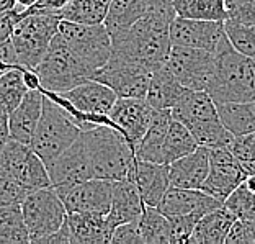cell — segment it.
I'll return each mask as SVG.
<instances>
[{
    "mask_svg": "<svg viewBox=\"0 0 255 244\" xmlns=\"http://www.w3.org/2000/svg\"><path fill=\"white\" fill-rule=\"evenodd\" d=\"M175 16L173 7L149 10L125 33L112 38V53L131 57L150 72L162 67L172 48L170 21Z\"/></svg>",
    "mask_w": 255,
    "mask_h": 244,
    "instance_id": "obj_1",
    "label": "cell"
},
{
    "mask_svg": "<svg viewBox=\"0 0 255 244\" xmlns=\"http://www.w3.org/2000/svg\"><path fill=\"white\" fill-rule=\"evenodd\" d=\"M64 113L71 118L80 131L92 130L98 125H112L108 113L117 102V94L98 80L89 79L64 92H43Z\"/></svg>",
    "mask_w": 255,
    "mask_h": 244,
    "instance_id": "obj_2",
    "label": "cell"
},
{
    "mask_svg": "<svg viewBox=\"0 0 255 244\" xmlns=\"http://www.w3.org/2000/svg\"><path fill=\"white\" fill-rule=\"evenodd\" d=\"M170 113L173 120L187 126L198 146L228 148L234 138L223 125L216 103L206 90H187L170 108Z\"/></svg>",
    "mask_w": 255,
    "mask_h": 244,
    "instance_id": "obj_3",
    "label": "cell"
},
{
    "mask_svg": "<svg viewBox=\"0 0 255 244\" xmlns=\"http://www.w3.org/2000/svg\"><path fill=\"white\" fill-rule=\"evenodd\" d=\"M89 154L92 174L97 179L120 181L129 172L134 161V149L117 128L98 125L80 133Z\"/></svg>",
    "mask_w": 255,
    "mask_h": 244,
    "instance_id": "obj_4",
    "label": "cell"
},
{
    "mask_svg": "<svg viewBox=\"0 0 255 244\" xmlns=\"http://www.w3.org/2000/svg\"><path fill=\"white\" fill-rule=\"evenodd\" d=\"M216 56L213 77L206 87L214 103L255 100V64L252 57L226 46Z\"/></svg>",
    "mask_w": 255,
    "mask_h": 244,
    "instance_id": "obj_5",
    "label": "cell"
},
{
    "mask_svg": "<svg viewBox=\"0 0 255 244\" xmlns=\"http://www.w3.org/2000/svg\"><path fill=\"white\" fill-rule=\"evenodd\" d=\"M80 128L48 95H44L41 117L33 131L30 148L48 167L80 136Z\"/></svg>",
    "mask_w": 255,
    "mask_h": 244,
    "instance_id": "obj_6",
    "label": "cell"
},
{
    "mask_svg": "<svg viewBox=\"0 0 255 244\" xmlns=\"http://www.w3.org/2000/svg\"><path fill=\"white\" fill-rule=\"evenodd\" d=\"M23 13V11H21ZM61 16L51 13H23L15 23L10 41L20 67L33 69L43 59L59 28Z\"/></svg>",
    "mask_w": 255,
    "mask_h": 244,
    "instance_id": "obj_7",
    "label": "cell"
},
{
    "mask_svg": "<svg viewBox=\"0 0 255 244\" xmlns=\"http://www.w3.org/2000/svg\"><path fill=\"white\" fill-rule=\"evenodd\" d=\"M33 71L43 92H64L92 77V71L71 53L59 33L51 39L44 57Z\"/></svg>",
    "mask_w": 255,
    "mask_h": 244,
    "instance_id": "obj_8",
    "label": "cell"
},
{
    "mask_svg": "<svg viewBox=\"0 0 255 244\" xmlns=\"http://www.w3.org/2000/svg\"><path fill=\"white\" fill-rule=\"evenodd\" d=\"M25 220L28 240L41 244L44 238L56 233L67 217L61 197L51 187H43L30 192L20 203Z\"/></svg>",
    "mask_w": 255,
    "mask_h": 244,
    "instance_id": "obj_9",
    "label": "cell"
},
{
    "mask_svg": "<svg viewBox=\"0 0 255 244\" xmlns=\"http://www.w3.org/2000/svg\"><path fill=\"white\" fill-rule=\"evenodd\" d=\"M57 33L61 34L71 53L89 67L92 74L102 67L112 54V38L103 23L85 25L61 20Z\"/></svg>",
    "mask_w": 255,
    "mask_h": 244,
    "instance_id": "obj_10",
    "label": "cell"
},
{
    "mask_svg": "<svg viewBox=\"0 0 255 244\" xmlns=\"http://www.w3.org/2000/svg\"><path fill=\"white\" fill-rule=\"evenodd\" d=\"M150 71L131 57L112 53L108 61L92 74L90 79L110 87L117 97L144 98L147 92Z\"/></svg>",
    "mask_w": 255,
    "mask_h": 244,
    "instance_id": "obj_11",
    "label": "cell"
},
{
    "mask_svg": "<svg viewBox=\"0 0 255 244\" xmlns=\"http://www.w3.org/2000/svg\"><path fill=\"white\" fill-rule=\"evenodd\" d=\"M0 169L16 179L28 194L51 185L46 164L28 144L16 139L8 138L0 144Z\"/></svg>",
    "mask_w": 255,
    "mask_h": 244,
    "instance_id": "obj_12",
    "label": "cell"
},
{
    "mask_svg": "<svg viewBox=\"0 0 255 244\" xmlns=\"http://www.w3.org/2000/svg\"><path fill=\"white\" fill-rule=\"evenodd\" d=\"M165 66L185 89L206 90L216 66V56L203 49L172 44Z\"/></svg>",
    "mask_w": 255,
    "mask_h": 244,
    "instance_id": "obj_13",
    "label": "cell"
},
{
    "mask_svg": "<svg viewBox=\"0 0 255 244\" xmlns=\"http://www.w3.org/2000/svg\"><path fill=\"white\" fill-rule=\"evenodd\" d=\"M170 41L172 44L187 46L218 54L229 44L224 33V21L195 20L173 16L170 21Z\"/></svg>",
    "mask_w": 255,
    "mask_h": 244,
    "instance_id": "obj_14",
    "label": "cell"
},
{
    "mask_svg": "<svg viewBox=\"0 0 255 244\" xmlns=\"http://www.w3.org/2000/svg\"><path fill=\"white\" fill-rule=\"evenodd\" d=\"M155 112L157 110H154L144 98L118 97L110 110L108 118L113 128H117L134 149L147 131Z\"/></svg>",
    "mask_w": 255,
    "mask_h": 244,
    "instance_id": "obj_15",
    "label": "cell"
},
{
    "mask_svg": "<svg viewBox=\"0 0 255 244\" xmlns=\"http://www.w3.org/2000/svg\"><path fill=\"white\" fill-rule=\"evenodd\" d=\"M113 181L87 179L56 194L61 197L67 213H100L107 215L112 205Z\"/></svg>",
    "mask_w": 255,
    "mask_h": 244,
    "instance_id": "obj_16",
    "label": "cell"
},
{
    "mask_svg": "<svg viewBox=\"0 0 255 244\" xmlns=\"http://www.w3.org/2000/svg\"><path fill=\"white\" fill-rule=\"evenodd\" d=\"M48 174L51 187H53L57 194L74 184H79L87 179H92V166L89 154H87L85 144L82 136H79L75 141L64 149L62 153L48 166Z\"/></svg>",
    "mask_w": 255,
    "mask_h": 244,
    "instance_id": "obj_17",
    "label": "cell"
},
{
    "mask_svg": "<svg viewBox=\"0 0 255 244\" xmlns=\"http://www.w3.org/2000/svg\"><path fill=\"white\" fill-rule=\"evenodd\" d=\"M244 177V171L229 148H213L210 149V169L201 190L224 203Z\"/></svg>",
    "mask_w": 255,
    "mask_h": 244,
    "instance_id": "obj_18",
    "label": "cell"
},
{
    "mask_svg": "<svg viewBox=\"0 0 255 244\" xmlns=\"http://www.w3.org/2000/svg\"><path fill=\"white\" fill-rule=\"evenodd\" d=\"M141 195L144 205L157 207L165 190L169 189V164L134 158L126 176Z\"/></svg>",
    "mask_w": 255,
    "mask_h": 244,
    "instance_id": "obj_19",
    "label": "cell"
},
{
    "mask_svg": "<svg viewBox=\"0 0 255 244\" xmlns=\"http://www.w3.org/2000/svg\"><path fill=\"white\" fill-rule=\"evenodd\" d=\"M221 205V200L208 195L201 189H182L169 185L157 208L165 217H182L193 213L206 215Z\"/></svg>",
    "mask_w": 255,
    "mask_h": 244,
    "instance_id": "obj_20",
    "label": "cell"
},
{
    "mask_svg": "<svg viewBox=\"0 0 255 244\" xmlns=\"http://www.w3.org/2000/svg\"><path fill=\"white\" fill-rule=\"evenodd\" d=\"M210 169V149L198 146L169 164V182L173 187L201 189Z\"/></svg>",
    "mask_w": 255,
    "mask_h": 244,
    "instance_id": "obj_21",
    "label": "cell"
},
{
    "mask_svg": "<svg viewBox=\"0 0 255 244\" xmlns=\"http://www.w3.org/2000/svg\"><path fill=\"white\" fill-rule=\"evenodd\" d=\"M43 98L44 94L41 89L28 90L18 107L8 113V135L11 139H16V141L30 146L33 131L41 117Z\"/></svg>",
    "mask_w": 255,
    "mask_h": 244,
    "instance_id": "obj_22",
    "label": "cell"
},
{
    "mask_svg": "<svg viewBox=\"0 0 255 244\" xmlns=\"http://www.w3.org/2000/svg\"><path fill=\"white\" fill-rule=\"evenodd\" d=\"M71 244H107L112 241L115 228L107 215L100 213H67Z\"/></svg>",
    "mask_w": 255,
    "mask_h": 244,
    "instance_id": "obj_23",
    "label": "cell"
},
{
    "mask_svg": "<svg viewBox=\"0 0 255 244\" xmlns=\"http://www.w3.org/2000/svg\"><path fill=\"white\" fill-rule=\"evenodd\" d=\"M144 210V202L139 195L136 185L128 177L113 181L112 187V205L107 213V218L113 228L121 223L132 222L141 217Z\"/></svg>",
    "mask_w": 255,
    "mask_h": 244,
    "instance_id": "obj_24",
    "label": "cell"
},
{
    "mask_svg": "<svg viewBox=\"0 0 255 244\" xmlns=\"http://www.w3.org/2000/svg\"><path fill=\"white\" fill-rule=\"evenodd\" d=\"M188 89H185V87L173 77V74L164 64L162 67L150 72L147 92H146L144 100H146L154 110H170L178 100H180L182 95Z\"/></svg>",
    "mask_w": 255,
    "mask_h": 244,
    "instance_id": "obj_25",
    "label": "cell"
},
{
    "mask_svg": "<svg viewBox=\"0 0 255 244\" xmlns=\"http://www.w3.org/2000/svg\"><path fill=\"white\" fill-rule=\"evenodd\" d=\"M236 217L224 205L214 208L198 220L188 243L193 244H224Z\"/></svg>",
    "mask_w": 255,
    "mask_h": 244,
    "instance_id": "obj_26",
    "label": "cell"
},
{
    "mask_svg": "<svg viewBox=\"0 0 255 244\" xmlns=\"http://www.w3.org/2000/svg\"><path fill=\"white\" fill-rule=\"evenodd\" d=\"M149 7L144 0H112L103 20L110 38L125 33L136 20L147 13Z\"/></svg>",
    "mask_w": 255,
    "mask_h": 244,
    "instance_id": "obj_27",
    "label": "cell"
},
{
    "mask_svg": "<svg viewBox=\"0 0 255 244\" xmlns=\"http://www.w3.org/2000/svg\"><path fill=\"white\" fill-rule=\"evenodd\" d=\"M170 121H172L170 110H157V112H155L147 131L144 133L141 141H139L137 146L134 148V156L137 159L160 162L159 161L160 148L167 135V130H169Z\"/></svg>",
    "mask_w": 255,
    "mask_h": 244,
    "instance_id": "obj_28",
    "label": "cell"
},
{
    "mask_svg": "<svg viewBox=\"0 0 255 244\" xmlns=\"http://www.w3.org/2000/svg\"><path fill=\"white\" fill-rule=\"evenodd\" d=\"M218 115L231 135H246L255 131V100L216 103Z\"/></svg>",
    "mask_w": 255,
    "mask_h": 244,
    "instance_id": "obj_29",
    "label": "cell"
},
{
    "mask_svg": "<svg viewBox=\"0 0 255 244\" xmlns=\"http://www.w3.org/2000/svg\"><path fill=\"white\" fill-rule=\"evenodd\" d=\"M196 148H198V144H196L195 138L191 136V133L187 130V126H183L180 121L172 118L164 143H162L159 161L160 164H172L173 161L183 158Z\"/></svg>",
    "mask_w": 255,
    "mask_h": 244,
    "instance_id": "obj_30",
    "label": "cell"
},
{
    "mask_svg": "<svg viewBox=\"0 0 255 244\" xmlns=\"http://www.w3.org/2000/svg\"><path fill=\"white\" fill-rule=\"evenodd\" d=\"M137 222L142 244H172L169 218L159 212L157 207L144 205Z\"/></svg>",
    "mask_w": 255,
    "mask_h": 244,
    "instance_id": "obj_31",
    "label": "cell"
},
{
    "mask_svg": "<svg viewBox=\"0 0 255 244\" xmlns=\"http://www.w3.org/2000/svg\"><path fill=\"white\" fill-rule=\"evenodd\" d=\"M177 16L195 20L224 21L228 18L224 0H172Z\"/></svg>",
    "mask_w": 255,
    "mask_h": 244,
    "instance_id": "obj_32",
    "label": "cell"
},
{
    "mask_svg": "<svg viewBox=\"0 0 255 244\" xmlns=\"http://www.w3.org/2000/svg\"><path fill=\"white\" fill-rule=\"evenodd\" d=\"M30 90L23 77V67L15 66L0 71V107L5 113H11Z\"/></svg>",
    "mask_w": 255,
    "mask_h": 244,
    "instance_id": "obj_33",
    "label": "cell"
},
{
    "mask_svg": "<svg viewBox=\"0 0 255 244\" xmlns=\"http://www.w3.org/2000/svg\"><path fill=\"white\" fill-rule=\"evenodd\" d=\"M112 0H71L59 16L61 20L97 25L103 23Z\"/></svg>",
    "mask_w": 255,
    "mask_h": 244,
    "instance_id": "obj_34",
    "label": "cell"
},
{
    "mask_svg": "<svg viewBox=\"0 0 255 244\" xmlns=\"http://www.w3.org/2000/svg\"><path fill=\"white\" fill-rule=\"evenodd\" d=\"M30 243L20 203L0 207V244Z\"/></svg>",
    "mask_w": 255,
    "mask_h": 244,
    "instance_id": "obj_35",
    "label": "cell"
},
{
    "mask_svg": "<svg viewBox=\"0 0 255 244\" xmlns=\"http://www.w3.org/2000/svg\"><path fill=\"white\" fill-rule=\"evenodd\" d=\"M224 33L237 53L255 57V25H247L233 18L224 20Z\"/></svg>",
    "mask_w": 255,
    "mask_h": 244,
    "instance_id": "obj_36",
    "label": "cell"
},
{
    "mask_svg": "<svg viewBox=\"0 0 255 244\" xmlns=\"http://www.w3.org/2000/svg\"><path fill=\"white\" fill-rule=\"evenodd\" d=\"M223 205L236 218L255 222V190L249 189L244 182H241L231 192V195L224 200Z\"/></svg>",
    "mask_w": 255,
    "mask_h": 244,
    "instance_id": "obj_37",
    "label": "cell"
},
{
    "mask_svg": "<svg viewBox=\"0 0 255 244\" xmlns=\"http://www.w3.org/2000/svg\"><path fill=\"white\" fill-rule=\"evenodd\" d=\"M228 148L246 176L255 174V131L234 136Z\"/></svg>",
    "mask_w": 255,
    "mask_h": 244,
    "instance_id": "obj_38",
    "label": "cell"
},
{
    "mask_svg": "<svg viewBox=\"0 0 255 244\" xmlns=\"http://www.w3.org/2000/svg\"><path fill=\"white\" fill-rule=\"evenodd\" d=\"M28 195V190L23 185L0 169V207L13 205V203H21V200Z\"/></svg>",
    "mask_w": 255,
    "mask_h": 244,
    "instance_id": "obj_39",
    "label": "cell"
},
{
    "mask_svg": "<svg viewBox=\"0 0 255 244\" xmlns=\"http://www.w3.org/2000/svg\"><path fill=\"white\" fill-rule=\"evenodd\" d=\"M203 215L193 213V215H182V217H167L170 223V233H172V243L182 244L188 243L191 233L195 230V225Z\"/></svg>",
    "mask_w": 255,
    "mask_h": 244,
    "instance_id": "obj_40",
    "label": "cell"
},
{
    "mask_svg": "<svg viewBox=\"0 0 255 244\" xmlns=\"http://www.w3.org/2000/svg\"><path fill=\"white\" fill-rule=\"evenodd\" d=\"M228 18L255 25V0H224Z\"/></svg>",
    "mask_w": 255,
    "mask_h": 244,
    "instance_id": "obj_41",
    "label": "cell"
},
{
    "mask_svg": "<svg viewBox=\"0 0 255 244\" xmlns=\"http://www.w3.org/2000/svg\"><path fill=\"white\" fill-rule=\"evenodd\" d=\"M224 243L226 244H255L252 222L236 218V222L233 223V226H231Z\"/></svg>",
    "mask_w": 255,
    "mask_h": 244,
    "instance_id": "obj_42",
    "label": "cell"
},
{
    "mask_svg": "<svg viewBox=\"0 0 255 244\" xmlns=\"http://www.w3.org/2000/svg\"><path fill=\"white\" fill-rule=\"evenodd\" d=\"M139 220V218H137ZM132 220V222L121 223L115 228L112 235L113 244H142L141 233H139V222Z\"/></svg>",
    "mask_w": 255,
    "mask_h": 244,
    "instance_id": "obj_43",
    "label": "cell"
},
{
    "mask_svg": "<svg viewBox=\"0 0 255 244\" xmlns=\"http://www.w3.org/2000/svg\"><path fill=\"white\" fill-rule=\"evenodd\" d=\"M71 0H38L36 3L31 5L25 10H21L23 13H51V15H59L61 11L67 7V3Z\"/></svg>",
    "mask_w": 255,
    "mask_h": 244,
    "instance_id": "obj_44",
    "label": "cell"
},
{
    "mask_svg": "<svg viewBox=\"0 0 255 244\" xmlns=\"http://www.w3.org/2000/svg\"><path fill=\"white\" fill-rule=\"evenodd\" d=\"M21 16H23V13L18 8H11V10L3 11V13H0V43L7 41L10 38L15 23L18 21Z\"/></svg>",
    "mask_w": 255,
    "mask_h": 244,
    "instance_id": "obj_45",
    "label": "cell"
},
{
    "mask_svg": "<svg viewBox=\"0 0 255 244\" xmlns=\"http://www.w3.org/2000/svg\"><path fill=\"white\" fill-rule=\"evenodd\" d=\"M15 66H18V61H16L13 44H11L8 38L7 41L0 43V71L8 69V67H15Z\"/></svg>",
    "mask_w": 255,
    "mask_h": 244,
    "instance_id": "obj_46",
    "label": "cell"
},
{
    "mask_svg": "<svg viewBox=\"0 0 255 244\" xmlns=\"http://www.w3.org/2000/svg\"><path fill=\"white\" fill-rule=\"evenodd\" d=\"M41 243L43 244H71V233H69V226L66 220H64V223L61 225V228L57 230L56 233L44 238Z\"/></svg>",
    "mask_w": 255,
    "mask_h": 244,
    "instance_id": "obj_47",
    "label": "cell"
},
{
    "mask_svg": "<svg viewBox=\"0 0 255 244\" xmlns=\"http://www.w3.org/2000/svg\"><path fill=\"white\" fill-rule=\"evenodd\" d=\"M10 138L8 135V115L0 107V144L5 143Z\"/></svg>",
    "mask_w": 255,
    "mask_h": 244,
    "instance_id": "obj_48",
    "label": "cell"
},
{
    "mask_svg": "<svg viewBox=\"0 0 255 244\" xmlns=\"http://www.w3.org/2000/svg\"><path fill=\"white\" fill-rule=\"evenodd\" d=\"M147 3L149 10H154V8H162V7H170L172 5V0H144Z\"/></svg>",
    "mask_w": 255,
    "mask_h": 244,
    "instance_id": "obj_49",
    "label": "cell"
},
{
    "mask_svg": "<svg viewBox=\"0 0 255 244\" xmlns=\"http://www.w3.org/2000/svg\"><path fill=\"white\" fill-rule=\"evenodd\" d=\"M36 2H38V0H15V8L25 10L28 7H31V5H34Z\"/></svg>",
    "mask_w": 255,
    "mask_h": 244,
    "instance_id": "obj_50",
    "label": "cell"
},
{
    "mask_svg": "<svg viewBox=\"0 0 255 244\" xmlns=\"http://www.w3.org/2000/svg\"><path fill=\"white\" fill-rule=\"evenodd\" d=\"M15 8V0H0V13Z\"/></svg>",
    "mask_w": 255,
    "mask_h": 244,
    "instance_id": "obj_51",
    "label": "cell"
},
{
    "mask_svg": "<svg viewBox=\"0 0 255 244\" xmlns=\"http://www.w3.org/2000/svg\"><path fill=\"white\" fill-rule=\"evenodd\" d=\"M252 226H254V235H255V222H252Z\"/></svg>",
    "mask_w": 255,
    "mask_h": 244,
    "instance_id": "obj_52",
    "label": "cell"
},
{
    "mask_svg": "<svg viewBox=\"0 0 255 244\" xmlns=\"http://www.w3.org/2000/svg\"><path fill=\"white\" fill-rule=\"evenodd\" d=\"M252 59H254V64H255V57H252Z\"/></svg>",
    "mask_w": 255,
    "mask_h": 244,
    "instance_id": "obj_53",
    "label": "cell"
}]
</instances>
